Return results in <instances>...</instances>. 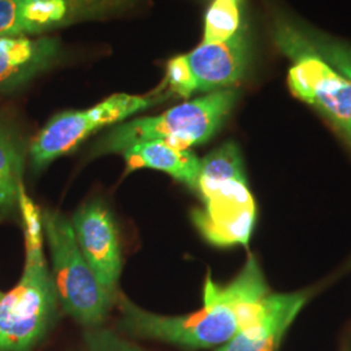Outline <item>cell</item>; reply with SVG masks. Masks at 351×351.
<instances>
[{"label":"cell","instance_id":"1","mask_svg":"<svg viewBox=\"0 0 351 351\" xmlns=\"http://www.w3.org/2000/svg\"><path fill=\"white\" fill-rule=\"evenodd\" d=\"M267 295L263 272L256 259L250 256L239 276L228 285L216 284L208 275L203 288V306L191 314H152L121 298L120 328L141 339L189 349H211L224 345L241 329L252 324L262 313Z\"/></svg>","mask_w":351,"mask_h":351},{"label":"cell","instance_id":"2","mask_svg":"<svg viewBox=\"0 0 351 351\" xmlns=\"http://www.w3.org/2000/svg\"><path fill=\"white\" fill-rule=\"evenodd\" d=\"M25 237V265L20 281L0 298V351H33L47 335L58 311V294L43 252L42 213L19 193Z\"/></svg>","mask_w":351,"mask_h":351},{"label":"cell","instance_id":"3","mask_svg":"<svg viewBox=\"0 0 351 351\" xmlns=\"http://www.w3.org/2000/svg\"><path fill=\"white\" fill-rule=\"evenodd\" d=\"M195 191L201 195L202 207L191 213V220L203 239L220 247L247 245L256 206L234 142L223 143L202 159Z\"/></svg>","mask_w":351,"mask_h":351},{"label":"cell","instance_id":"4","mask_svg":"<svg viewBox=\"0 0 351 351\" xmlns=\"http://www.w3.org/2000/svg\"><path fill=\"white\" fill-rule=\"evenodd\" d=\"M237 99V90L224 88L176 106L159 116L126 121L106 133L94 145L93 154H121L130 146L151 141L189 150L213 138L224 125Z\"/></svg>","mask_w":351,"mask_h":351},{"label":"cell","instance_id":"5","mask_svg":"<svg viewBox=\"0 0 351 351\" xmlns=\"http://www.w3.org/2000/svg\"><path fill=\"white\" fill-rule=\"evenodd\" d=\"M272 36L278 50L291 60V93L326 116L351 145L350 82L313 50L297 21L276 13Z\"/></svg>","mask_w":351,"mask_h":351},{"label":"cell","instance_id":"6","mask_svg":"<svg viewBox=\"0 0 351 351\" xmlns=\"http://www.w3.org/2000/svg\"><path fill=\"white\" fill-rule=\"evenodd\" d=\"M52 280L64 311L88 328L103 324L114 300L101 287L75 241L72 223L58 211H42Z\"/></svg>","mask_w":351,"mask_h":351},{"label":"cell","instance_id":"7","mask_svg":"<svg viewBox=\"0 0 351 351\" xmlns=\"http://www.w3.org/2000/svg\"><path fill=\"white\" fill-rule=\"evenodd\" d=\"M163 101V95L139 97L121 93L113 94L88 110L55 114L29 147L32 168L34 172L45 169L53 160L75 150L104 126L121 123Z\"/></svg>","mask_w":351,"mask_h":351},{"label":"cell","instance_id":"8","mask_svg":"<svg viewBox=\"0 0 351 351\" xmlns=\"http://www.w3.org/2000/svg\"><path fill=\"white\" fill-rule=\"evenodd\" d=\"M250 60V39L243 26L226 42L202 43L190 53L169 60L165 82L181 98L230 88L245 77Z\"/></svg>","mask_w":351,"mask_h":351},{"label":"cell","instance_id":"9","mask_svg":"<svg viewBox=\"0 0 351 351\" xmlns=\"http://www.w3.org/2000/svg\"><path fill=\"white\" fill-rule=\"evenodd\" d=\"M71 223L84 258L106 293L116 300L123 256L112 213L103 202L95 199L80 207Z\"/></svg>","mask_w":351,"mask_h":351},{"label":"cell","instance_id":"10","mask_svg":"<svg viewBox=\"0 0 351 351\" xmlns=\"http://www.w3.org/2000/svg\"><path fill=\"white\" fill-rule=\"evenodd\" d=\"M306 302V293L268 294L259 317L217 351H278L289 326Z\"/></svg>","mask_w":351,"mask_h":351},{"label":"cell","instance_id":"11","mask_svg":"<svg viewBox=\"0 0 351 351\" xmlns=\"http://www.w3.org/2000/svg\"><path fill=\"white\" fill-rule=\"evenodd\" d=\"M59 55L56 38H0V90L25 85L56 63Z\"/></svg>","mask_w":351,"mask_h":351},{"label":"cell","instance_id":"12","mask_svg":"<svg viewBox=\"0 0 351 351\" xmlns=\"http://www.w3.org/2000/svg\"><path fill=\"white\" fill-rule=\"evenodd\" d=\"M121 154L128 172L142 168L162 171L191 190H197L201 159L193 151L181 150L162 141H151L130 146Z\"/></svg>","mask_w":351,"mask_h":351},{"label":"cell","instance_id":"13","mask_svg":"<svg viewBox=\"0 0 351 351\" xmlns=\"http://www.w3.org/2000/svg\"><path fill=\"white\" fill-rule=\"evenodd\" d=\"M66 0H0V38L39 34L65 20Z\"/></svg>","mask_w":351,"mask_h":351},{"label":"cell","instance_id":"14","mask_svg":"<svg viewBox=\"0 0 351 351\" xmlns=\"http://www.w3.org/2000/svg\"><path fill=\"white\" fill-rule=\"evenodd\" d=\"M25 158L24 138L13 124L0 116V216L19 210Z\"/></svg>","mask_w":351,"mask_h":351},{"label":"cell","instance_id":"15","mask_svg":"<svg viewBox=\"0 0 351 351\" xmlns=\"http://www.w3.org/2000/svg\"><path fill=\"white\" fill-rule=\"evenodd\" d=\"M242 0H213L204 21L203 43L226 42L234 37L242 26Z\"/></svg>","mask_w":351,"mask_h":351},{"label":"cell","instance_id":"16","mask_svg":"<svg viewBox=\"0 0 351 351\" xmlns=\"http://www.w3.org/2000/svg\"><path fill=\"white\" fill-rule=\"evenodd\" d=\"M297 25L313 50L351 84L350 43L329 37L314 27L300 24V21H297Z\"/></svg>","mask_w":351,"mask_h":351},{"label":"cell","instance_id":"17","mask_svg":"<svg viewBox=\"0 0 351 351\" xmlns=\"http://www.w3.org/2000/svg\"><path fill=\"white\" fill-rule=\"evenodd\" d=\"M86 351H142L107 329L93 328L86 335Z\"/></svg>","mask_w":351,"mask_h":351},{"label":"cell","instance_id":"18","mask_svg":"<svg viewBox=\"0 0 351 351\" xmlns=\"http://www.w3.org/2000/svg\"><path fill=\"white\" fill-rule=\"evenodd\" d=\"M1 297H3V293H1V291H0V298H1Z\"/></svg>","mask_w":351,"mask_h":351}]
</instances>
